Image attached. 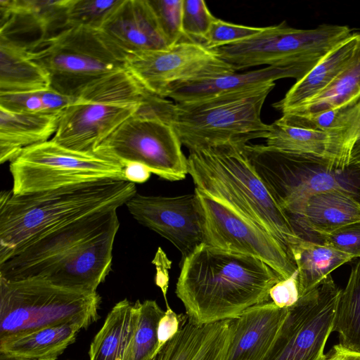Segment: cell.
Wrapping results in <instances>:
<instances>
[{"mask_svg": "<svg viewBox=\"0 0 360 360\" xmlns=\"http://www.w3.org/2000/svg\"><path fill=\"white\" fill-rule=\"evenodd\" d=\"M120 222L117 210L101 211L61 227L0 263V279H41L94 292L111 271Z\"/></svg>", "mask_w": 360, "mask_h": 360, "instance_id": "1", "label": "cell"}, {"mask_svg": "<svg viewBox=\"0 0 360 360\" xmlns=\"http://www.w3.org/2000/svg\"><path fill=\"white\" fill-rule=\"evenodd\" d=\"M283 279L258 258L202 243L183 259L175 292L190 320L209 324L270 301L271 288Z\"/></svg>", "mask_w": 360, "mask_h": 360, "instance_id": "2", "label": "cell"}, {"mask_svg": "<svg viewBox=\"0 0 360 360\" xmlns=\"http://www.w3.org/2000/svg\"><path fill=\"white\" fill-rule=\"evenodd\" d=\"M135 184L105 180L23 195H0V263L50 233L101 211L117 210Z\"/></svg>", "mask_w": 360, "mask_h": 360, "instance_id": "3", "label": "cell"}, {"mask_svg": "<svg viewBox=\"0 0 360 360\" xmlns=\"http://www.w3.org/2000/svg\"><path fill=\"white\" fill-rule=\"evenodd\" d=\"M241 145L227 143L189 150L188 174L196 189L269 232L290 252L302 238L254 170Z\"/></svg>", "mask_w": 360, "mask_h": 360, "instance_id": "4", "label": "cell"}, {"mask_svg": "<svg viewBox=\"0 0 360 360\" xmlns=\"http://www.w3.org/2000/svg\"><path fill=\"white\" fill-rule=\"evenodd\" d=\"M275 83L211 98L173 103L151 96L148 103L189 150L227 143L245 144L266 138L269 124L261 118Z\"/></svg>", "mask_w": 360, "mask_h": 360, "instance_id": "5", "label": "cell"}, {"mask_svg": "<svg viewBox=\"0 0 360 360\" xmlns=\"http://www.w3.org/2000/svg\"><path fill=\"white\" fill-rule=\"evenodd\" d=\"M148 94L125 68L112 73L64 110L51 139L71 150L93 153L139 110Z\"/></svg>", "mask_w": 360, "mask_h": 360, "instance_id": "6", "label": "cell"}, {"mask_svg": "<svg viewBox=\"0 0 360 360\" xmlns=\"http://www.w3.org/2000/svg\"><path fill=\"white\" fill-rule=\"evenodd\" d=\"M101 297L41 279H0V338L71 323L96 321Z\"/></svg>", "mask_w": 360, "mask_h": 360, "instance_id": "7", "label": "cell"}, {"mask_svg": "<svg viewBox=\"0 0 360 360\" xmlns=\"http://www.w3.org/2000/svg\"><path fill=\"white\" fill-rule=\"evenodd\" d=\"M27 49L48 74L51 88L70 97L125 68L124 56L97 30L66 27Z\"/></svg>", "mask_w": 360, "mask_h": 360, "instance_id": "8", "label": "cell"}, {"mask_svg": "<svg viewBox=\"0 0 360 360\" xmlns=\"http://www.w3.org/2000/svg\"><path fill=\"white\" fill-rule=\"evenodd\" d=\"M352 34L347 25L322 24L304 30L282 22L265 27L245 40L212 50L236 71L264 65H281L293 70L299 80Z\"/></svg>", "mask_w": 360, "mask_h": 360, "instance_id": "9", "label": "cell"}, {"mask_svg": "<svg viewBox=\"0 0 360 360\" xmlns=\"http://www.w3.org/2000/svg\"><path fill=\"white\" fill-rule=\"evenodd\" d=\"M16 195L105 180H125L124 167L96 152L69 149L52 139L24 148L9 164Z\"/></svg>", "mask_w": 360, "mask_h": 360, "instance_id": "10", "label": "cell"}, {"mask_svg": "<svg viewBox=\"0 0 360 360\" xmlns=\"http://www.w3.org/2000/svg\"><path fill=\"white\" fill-rule=\"evenodd\" d=\"M146 97L139 110L94 152L116 160L123 167L139 162L162 179H184L188 165L182 144L172 127L153 110Z\"/></svg>", "mask_w": 360, "mask_h": 360, "instance_id": "11", "label": "cell"}, {"mask_svg": "<svg viewBox=\"0 0 360 360\" xmlns=\"http://www.w3.org/2000/svg\"><path fill=\"white\" fill-rule=\"evenodd\" d=\"M243 153L287 216L297 214L313 193L339 189L329 160L280 151L265 144L245 143Z\"/></svg>", "mask_w": 360, "mask_h": 360, "instance_id": "12", "label": "cell"}, {"mask_svg": "<svg viewBox=\"0 0 360 360\" xmlns=\"http://www.w3.org/2000/svg\"><path fill=\"white\" fill-rule=\"evenodd\" d=\"M124 62L146 91L163 98L180 86L236 72L214 51L190 40L167 49L129 53Z\"/></svg>", "mask_w": 360, "mask_h": 360, "instance_id": "13", "label": "cell"}, {"mask_svg": "<svg viewBox=\"0 0 360 360\" xmlns=\"http://www.w3.org/2000/svg\"><path fill=\"white\" fill-rule=\"evenodd\" d=\"M340 290L330 274L288 307L264 360H325L324 348L333 332Z\"/></svg>", "mask_w": 360, "mask_h": 360, "instance_id": "14", "label": "cell"}, {"mask_svg": "<svg viewBox=\"0 0 360 360\" xmlns=\"http://www.w3.org/2000/svg\"><path fill=\"white\" fill-rule=\"evenodd\" d=\"M205 216V244L258 258L284 279L297 271L288 249L269 232L195 188Z\"/></svg>", "mask_w": 360, "mask_h": 360, "instance_id": "15", "label": "cell"}, {"mask_svg": "<svg viewBox=\"0 0 360 360\" xmlns=\"http://www.w3.org/2000/svg\"><path fill=\"white\" fill-rule=\"evenodd\" d=\"M125 205L139 223L171 242L183 259L205 243V216L195 191L169 197L136 193Z\"/></svg>", "mask_w": 360, "mask_h": 360, "instance_id": "16", "label": "cell"}, {"mask_svg": "<svg viewBox=\"0 0 360 360\" xmlns=\"http://www.w3.org/2000/svg\"><path fill=\"white\" fill-rule=\"evenodd\" d=\"M122 56L169 47L148 0H120L100 29Z\"/></svg>", "mask_w": 360, "mask_h": 360, "instance_id": "17", "label": "cell"}, {"mask_svg": "<svg viewBox=\"0 0 360 360\" xmlns=\"http://www.w3.org/2000/svg\"><path fill=\"white\" fill-rule=\"evenodd\" d=\"M70 0H0V39L29 48L68 27Z\"/></svg>", "mask_w": 360, "mask_h": 360, "instance_id": "18", "label": "cell"}, {"mask_svg": "<svg viewBox=\"0 0 360 360\" xmlns=\"http://www.w3.org/2000/svg\"><path fill=\"white\" fill-rule=\"evenodd\" d=\"M288 308L271 300L252 306L231 320L226 360H264L287 316Z\"/></svg>", "mask_w": 360, "mask_h": 360, "instance_id": "19", "label": "cell"}, {"mask_svg": "<svg viewBox=\"0 0 360 360\" xmlns=\"http://www.w3.org/2000/svg\"><path fill=\"white\" fill-rule=\"evenodd\" d=\"M231 320L198 324L188 317L151 360H226Z\"/></svg>", "mask_w": 360, "mask_h": 360, "instance_id": "20", "label": "cell"}, {"mask_svg": "<svg viewBox=\"0 0 360 360\" xmlns=\"http://www.w3.org/2000/svg\"><path fill=\"white\" fill-rule=\"evenodd\" d=\"M288 218L295 231L299 226L316 236L360 221V205L341 190L330 189L311 195L300 212Z\"/></svg>", "mask_w": 360, "mask_h": 360, "instance_id": "21", "label": "cell"}, {"mask_svg": "<svg viewBox=\"0 0 360 360\" xmlns=\"http://www.w3.org/2000/svg\"><path fill=\"white\" fill-rule=\"evenodd\" d=\"M359 33H352L335 46L309 72L296 81L273 106L282 115L296 110L322 92L351 60Z\"/></svg>", "mask_w": 360, "mask_h": 360, "instance_id": "22", "label": "cell"}, {"mask_svg": "<svg viewBox=\"0 0 360 360\" xmlns=\"http://www.w3.org/2000/svg\"><path fill=\"white\" fill-rule=\"evenodd\" d=\"M284 78H294L296 81L299 79L296 72L290 68L267 66L244 73L233 72L186 84L172 91L167 98L172 99L174 103L200 101L257 88Z\"/></svg>", "mask_w": 360, "mask_h": 360, "instance_id": "23", "label": "cell"}, {"mask_svg": "<svg viewBox=\"0 0 360 360\" xmlns=\"http://www.w3.org/2000/svg\"><path fill=\"white\" fill-rule=\"evenodd\" d=\"M60 115L0 108V162H11L24 148L49 140L56 131Z\"/></svg>", "mask_w": 360, "mask_h": 360, "instance_id": "24", "label": "cell"}, {"mask_svg": "<svg viewBox=\"0 0 360 360\" xmlns=\"http://www.w3.org/2000/svg\"><path fill=\"white\" fill-rule=\"evenodd\" d=\"M87 326L71 323L0 338V354L30 360H56Z\"/></svg>", "mask_w": 360, "mask_h": 360, "instance_id": "25", "label": "cell"}, {"mask_svg": "<svg viewBox=\"0 0 360 360\" xmlns=\"http://www.w3.org/2000/svg\"><path fill=\"white\" fill-rule=\"evenodd\" d=\"M51 87L44 68L28 49L0 39V92L37 91Z\"/></svg>", "mask_w": 360, "mask_h": 360, "instance_id": "26", "label": "cell"}, {"mask_svg": "<svg viewBox=\"0 0 360 360\" xmlns=\"http://www.w3.org/2000/svg\"><path fill=\"white\" fill-rule=\"evenodd\" d=\"M265 141L266 146L280 151L329 160L335 167L336 144L330 134L292 125L279 118L269 124Z\"/></svg>", "mask_w": 360, "mask_h": 360, "instance_id": "27", "label": "cell"}, {"mask_svg": "<svg viewBox=\"0 0 360 360\" xmlns=\"http://www.w3.org/2000/svg\"><path fill=\"white\" fill-rule=\"evenodd\" d=\"M137 315L136 302L127 299L117 302L90 345L89 360H123Z\"/></svg>", "mask_w": 360, "mask_h": 360, "instance_id": "28", "label": "cell"}, {"mask_svg": "<svg viewBox=\"0 0 360 360\" xmlns=\"http://www.w3.org/2000/svg\"><path fill=\"white\" fill-rule=\"evenodd\" d=\"M297 269L300 297L353 258L323 243L302 238L290 249Z\"/></svg>", "mask_w": 360, "mask_h": 360, "instance_id": "29", "label": "cell"}, {"mask_svg": "<svg viewBox=\"0 0 360 360\" xmlns=\"http://www.w3.org/2000/svg\"><path fill=\"white\" fill-rule=\"evenodd\" d=\"M359 101L360 33L351 60L334 80L316 96L287 113L309 115L330 110L345 109Z\"/></svg>", "mask_w": 360, "mask_h": 360, "instance_id": "30", "label": "cell"}, {"mask_svg": "<svg viewBox=\"0 0 360 360\" xmlns=\"http://www.w3.org/2000/svg\"><path fill=\"white\" fill-rule=\"evenodd\" d=\"M339 334V345L360 353V259L352 265L347 283L340 290L333 332Z\"/></svg>", "mask_w": 360, "mask_h": 360, "instance_id": "31", "label": "cell"}, {"mask_svg": "<svg viewBox=\"0 0 360 360\" xmlns=\"http://www.w3.org/2000/svg\"><path fill=\"white\" fill-rule=\"evenodd\" d=\"M137 319L123 360H151L158 349V326L165 314L156 301L136 302Z\"/></svg>", "mask_w": 360, "mask_h": 360, "instance_id": "32", "label": "cell"}, {"mask_svg": "<svg viewBox=\"0 0 360 360\" xmlns=\"http://www.w3.org/2000/svg\"><path fill=\"white\" fill-rule=\"evenodd\" d=\"M120 0H70L67 27H82L98 30Z\"/></svg>", "mask_w": 360, "mask_h": 360, "instance_id": "33", "label": "cell"}, {"mask_svg": "<svg viewBox=\"0 0 360 360\" xmlns=\"http://www.w3.org/2000/svg\"><path fill=\"white\" fill-rule=\"evenodd\" d=\"M335 139L337 149L335 168H343L349 161L354 145L360 139V101L342 110L337 122Z\"/></svg>", "mask_w": 360, "mask_h": 360, "instance_id": "34", "label": "cell"}, {"mask_svg": "<svg viewBox=\"0 0 360 360\" xmlns=\"http://www.w3.org/2000/svg\"><path fill=\"white\" fill-rule=\"evenodd\" d=\"M159 26L172 46L186 39L182 27L184 0H148Z\"/></svg>", "mask_w": 360, "mask_h": 360, "instance_id": "35", "label": "cell"}, {"mask_svg": "<svg viewBox=\"0 0 360 360\" xmlns=\"http://www.w3.org/2000/svg\"><path fill=\"white\" fill-rule=\"evenodd\" d=\"M215 18L203 0H184L182 27L186 39L202 44Z\"/></svg>", "mask_w": 360, "mask_h": 360, "instance_id": "36", "label": "cell"}, {"mask_svg": "<svg viewBox=\"0 0 360 360\" xmlns=\"http://www.w3.org/2000/svg\"><path fill=\"white\" fill-rule=\"evenodd\" d=\"M263 28L236 25L216 18L202 44L209 49H215L245 40L261 32Z\"/></svg>", "mask_w": 360, "mask_h": 360, "instance_id": "37", "label": "cell"}, {"mask_svg": "<svg viewBox=\"0 0 360 360\" xmlns=\"http://www.w3.org/2000/svg\"><path fill=\"white\" fill-rule=\"evenodd\" d=\"M321 243L360 259V221L342 226L335 231L316 236Z\"/></svg>", "mask_w": 360, "mask_h": 360, "instance_id": "38", "label": "cell"}, {"mask_svg": "<svg viewBox=\"0 0 360 360\" xmlns=\"http://www.w3.org/2000/svg\"><path fill=\"white\" fill-rule=\"evenodd\" d=\"M342 110H330L309 115L287 113L280 118L288 124L326 132L335 137L337 122Z\"/></svg>", "mask_w": 360, "mask_h": 360, "instance_id": "39", "label": "cell"}, {"mask_svg": "<svg viewBox=\"0 0 360 360\" xmlns=\"http://www.w3.org/2000/svg\"><path fill=\"white\" fill-rule=\"evenodd\" d=\"M41 91L0 92V108L15 112H45Z\"/></svg>", "mask_w": 360, "mask_h": 360, "instance_id": "40", "label": "cell"}, {"mask_svg": "<svg viewBox=\"0 0 360 360\" xmlns=\"http://www.w3.org/2000/svg\"><path fill=\"white\" fill-rule=\"evenodd\" d=\"M271 300L281 308H288L300 299L297 269L287 279L274 285L269 292Z\"/></svg>", "mask_w": 360, "mask_h": 360, "instance_id": "41", "label": "cell"}, {"mask_svg": "<svg viewBox=\"0 0 360 360\" xmlns=\"http://www.w3.org/2000/svg\"><path fill=\"white\" fill-rule=\"evenodd\" d=\"M335 176L342 191L360 205V168L352 164L335 168Z\"/></svg>", "mask_w": 360, "mask_h": 360, "instance_id": "42", "label": "cell"}, {"mask_svg": "<svg viewBox=\"0 0 360 360\" xmlns=\"http://www.w3.org/2000/svg\"><path fill=\"white\" fill-rule=\"evenodd\" d=\"M186 318L182 315H177L169 306H167V310L158 326V349L157 353L168 340L177 333L181 323Z\"/></svg>", "mask_w": 360, "mask_h": 360, "instance_id": "43", "label": "cell"}, {"mask_svg": "<svg viewBox=\"0 0 360 360\" xmlns=\"http://www.w3.org/2000/svg\"><path fill=\"white\" fill-rule=\"evenodd\" d=\"M150 169L139 162H130L124 167L125 180L134 184L146 182L150 178Z\"/></svg>", "mask_w": 360, "mask_h": 360, "instance_id": "44", "label": "cell"}, {"mask_svg": "<svg viewBox=\"0 0 360 360\" xmlns=\"http://www.w3.org/2000/svg\"><path fill=\"white\" fill-rule=\"evenodd\" d=\"M325 360H360V353L345 350L336 345L326 354Z\"/></svg>", "mask_w": 360, "mask_h": 360, "instance_id": "45", "label": "cell"}, {"mask_svg": "<svg viewBox=\"0 0 360 360\" xmlns=\"http://www.w3.org/2000/svg\"><path fill=\"white\" fill-rule=\"evenodd\" d=\"M348 164H352L360 168V139L354 145Z\"/></svg>", "mask_w": 360, "mask_h": 360, "instance_id": "46", "label": "cell"}, {"mask_svg": "<svg viewBox=\"0 0 360 360\" xmlns=\"http://www.w3.org/2000/svg\"><path fill=\"white\" fill-rule=\"evenodd\" d=\"M0 360H30V359L18 358V357L8 356V355H6L4 354H0Z\"/></svg>", "mask_w": 360, "mask_h": 360, "instance_id": "47", "label": "cell"}]
</instances>
